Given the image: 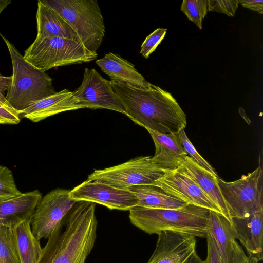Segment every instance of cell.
I'll use <instances>...</instances> for the list:
<instances>
[{"instance_id":"obj_1","label":"cell","mask_w":263,"mask_h":263,"mask_svg":"<svg viewBox=\"0 0 263 263\" xmlns=\"http://www.w3.org/2000/svg\"><path fill=\"white\" fill-rule=\"evenodd\" d=\"M110 83L125 115L139 125L165 135L186 127V115L169 92L152 84L140 89L112 80Z\"/></svg>"},{"instance_id":"obj_2","label":"cell","mask_w":263,"mask_h":263,"mask_svg":"<svg viewBox=\"0 0 263 263\" xmlns=\"http://www.w3.org/2000/svg\"><path fill=\"white\" fill-rule=\"evenodd\" d=\"M129 211L131 223L149 234L168 231L206 238L209 230L210 211L192 204L178 209L136 205Z\"/></svg>"},{"instance_id":"obj_3","label":"cell","mask_w":263,"mask_h":263,"mask_svg":"<svg viewBox=\"0 0 263 263\" xmlns=\"http://www.w3.org/2000/svg\"><path fill=\"white\" fill-rule=\"evenodd\" d=\"M8 48L12 64L11 85L6 99L21 113L37 101L57 92L52 79L26 61L15 46L0 33Z\"/></svg>"},{"instance_id":"obj_4","label":"cell","mask_w":263,"mask_h":263,"mask_svg":"<svg viewBox=\"0 0 263 263\" xmlns=\"http://www.w3.org/2000/svg\"><path fill=\"white\" fill-rule=\"evenodd\" d=\"M72 208L52 263H85L97 238L96 203L79 201Z\"/></svg>"},{"instance_id":"obj_5","label":"cell","mask_w":263,"mask_h":263,"mask_svg":"<svg viewBox=\"0 0 263 263\" xmlns=\"http://www.w3.org/2000/svg\"><path fill=\"white\" fill-rule=\"evenodd\" d=\"M62 16L74 29L84 46L97 53L105 27L96 0H41Z\"/></svg>"},{"instance_id":"obj_6","label":"cell","mask_w":263,"mask_h":263,"mask_svg":"<svg viewBox=\"0 0 263 263\" xmlns=\"http://www.w3.org/2000/svg\"><path fill=\"white\" fill-rule=\"evenodd\" d=\"M25 60L41 71L52 68L90 62L97 53L73 40L59 37L35 38L25 51Z\"/></svg>"},{"instance_id":"obj_7","label":"cell","mask_w":263,"mask_h":263,"mask_svg":"<svg viewBox=\"0 0 263 263\" xmlns=\"http://www.w3.org/2000/svg\"><path fill=\"white\" fill-rule=\"evenodd\" d=\"M231 218H245L263 210V171L260 165L233 182L217 178Z\"/></svg>"},{"instance_id":"obj_8","label":"cell","mask_w":263,"mask_h":263,"mask_svg":"<svg viewBox=\"0 0 263 263\" xmlns=\"http://www.w3.org/2000/svg\"><path fill=\"white\" fill-rule=\"evenodd\" d=\"M167 171L154 163L152 156H140L116 166L96 170L87 180L128 189L135 185L154 184Z\"/></svg>"},{"instance_id":"obj_9","label":"cell","mask_w":263,"mask_h":263,"mask_svg":"<svg viewBox=\"0 0 263 263\" xmlns=\"http://www.w3.org/2000/svg\"><path fill=\"white\" fill-rule=\"evenodd\" d=\"M70 190L56 189L42 197L31 221V230L39 240L48 239L77 202L69 196Z\"/></svg>"},{"instance_id":"obj_10","label":"cell","mask_w":263,"mask_h":263,"mask_svg":"<svg viewBox=\"0 0 263 263\" xmlns=\"http://www.w3.org/2000/svg\"><path fill=\"white\" fill-rule=\"evenodd\" d=\"M73 93L83 108H104L125 115V108L114 91L110 81L94 68H85L82 83Z\"/></svg>"},{"instance_id":"obj_11","label":"cell","mask_w":263,"mask_h":263,"mask_svg":"<svg viewBox=\"0 0 263 263\" xmlns=\"http://www.w3.org/2000/svg\"><path fill=\"white\" fill-rule=\"evenodd\" d=\"M158 236L155 249L147 263H205L197 253L195 236L168 231Z\"/></svg>"},{"instance_id":"obj_12","label":"cell","mask_w":263,"mask_h":263,"mask_svg":"<svg viewBox=\"0 0 263 263\" xmlns=\"http://www.w3.org/2000/svg\"><path fill=\"white\" fill-rule=\"evenodd\" d=\"M69 196L76 202H91L110 210L129 211L138 204L136 196L129 189L87 180L70 191Z\"/></svg>"},{"instance_id":"obj_13","label":"cell","mask_w":263,"mask_h":263,"mask_svg":"<svg viewBox=\"0 0 263 263\" xmlns=\"http://www.w3.org/2000/svg\"><path fill=\"white\" fill-rule=\"evenodd\" d=\"M153 185L160 187L167 194L186 204L204 208L221 214L216 205L199 187L177 169L167 171Z\"/></svg>"},{"instance_id":"obj_14","label":"cell","mask_w":263,"mask_h":263,"mask_svg":"<svg viewBox=\"0 0 263 263\" xmlns=\"http://www.w3.org/2000/svg\"><path fill=\"white\" fill-rule=\"evenodd\" d=\"M209 226L223 263H250L249 257L236 241L230 221L220 213L210 211Z\"/></svg>"},{"instance_id":"obj_15","label":"cell","mask_w":263,"mask_h":263,"mask_svg":"<svg viewBox=\"0 0 263 263\" xmlns=\"http://www.w3.org/2000/svg\"><path fill=\"white\" fill-rule=\"evenodd\" d=\"M236 239L247 250L250 259H263V210L247 217L231 218Z\"/></svg>"},{"instance_id":"obj_16","label":"cell","mask_w":263,"mask_h":263,"mask_svg":"<svg viewBox=\"0 0 263 263\" xmlns=\"http://www.w3.org/2000/svg\"><path fill=\"white\" fill-rule=\"evenodd\" d=\"M177 170L192 179L216 205L221 214L231 222V217L218 186V176L199 165L188 155L178 161Z\"/></svg>"},{"instance_id":"obj_17","label":"cell","mask_w":263,"mask_h":263,"mask_svg":"<svg viewBox=\"0 0 263 263\" xmlns=\"http://www.w3.org/2000/svg\"><path fill=\"white\" fill-rule=\"evenodd\" d=\"M82 108L73 91L65 89L32 104L23 111L21 116L37 122L62 112Z\"/></svg>"},{"instance_id":"obj_18","label":"cell","mask_w":263,"mask_h":263,"mask_svg":"<svg viewBox=\"0 0 263 263\" xmlns=\"http://www.w3.org/2000/svg\"><path fill=\"white\" fill-rule=\"evenodd\" d=\"M96 63L112 81L140 89H146L151 86V83L137 71L134 65L117 54L106 53Z\"/></svg>"},{"instance_id":"obj_19","label":"cell","mask_w":263,"mask_h":263,"mask_svg":"<svg viewBox=\"0 0 263 263\" xmlns=\"http://www.w3.org/2000/svg\"><path fill=\"white\" fill-rule=\"evenodd\" d=\"M42 197L35 190L22 193L19 196L0 202V224L11 227L31 221L35 209Z\"/></svg>"},{"instance_id":"obj_20","label":"cell","mask_w":263,"mask_h":263,"mask_svg":"<svg viewBox=\"0 0 263 263\" xmlns=\"http://www.w3.org/2000/svg\"><path fill=\"white\" fill-rule=\"evenodd\" d=\"M155 146L153 161L161 168L171 171L178 167V161L186 156L178 133L162 134L148 129Z\"/></svg>"},{"instance_id":"obj_21","label":"cell","mask_w":263,"mask_h":263,"mask_svg":"<svg viewBox=\"0 0 263 263\" xmlns=\"http://www.w3.org/2000/svg\"><path fill=\"white\" fill-rule=\"evenodd\" d=\"M36 18L37 30L36 38L59 37L82 43L79 35L69 24L41 0L37 2Z\"/></svg>"},{"instance_id":"obj_22","label":"cell","mask_w":263,"mask_h":263,"mask_svg":"<svg viewBox=\"0 0 263 263\" xmlns=\"http://www.w3.org/2000/svg\"><path fill=\"white\" fill-rule=\"evenodd\" d=\"M12 232L20 263H38L43 248L40 240L32 231L31 221H25L15 226Z\"/></svg>"},{"instance_id":"obj_23","label":"cell","mask_w":263,"mask_h":263,"mask_svg":"<svg viewBox=\"0 0 263 263\" xmlns=\"http://www.w3.org/2000/svg\"><path fill=\"white\" fill-rule=\"evenodd\" d=\"M136 196L138 205L155 209H178L186 204L153 184L135 185L128 189Z\"/></svg>"},{"instance_id":"obj_24","label":"cell","mask_w":263,"mask_h":263,"mask_svg":"<svg viewBox=\"0 0 263 263\" xmlns=\"http://www.w3.org/2000/svg\"><path fill=\"white\" fill-rule=\"evenodd\" d=\"M0 263H20L12 228L2 224H0Z\"/></svg>"},{"instance_id":"obj_25","label":"cell","mask_w":263,"mask_h":263,"mask_svg":"<svg viewBox=\"0 0 263 263\" xmlns=\"http://www.w3.org/2000/svg\"><path fill=\"white\" fill-rule=\"evenodd\" d=\"M181 10L187 18L200 29L208 12V0H183Z\"/></svg>"},{"instance_id":"obj_26","label":"cell","mask_w":263,"mask_h":263,"mask_svg":"<svg viewBox=\"0 0 263 263\" xmlns=\"http://www.w3.org/2000/svg\"><path fill=\"white\" fill-rule=\"evenodd\" d=\"M22 194L16 185L12 171L0 165V202L16 198Z\"/></svg>"},{"instance_id":"obj_27","label":"cell","mask_w":263,"mask_h":263,"mask_svg":"<svg viewBox=\"0 0 263 263\" xmlns=\"http://www.w3.org/2000/svg\"><path fill=\"white\" fill-rule=\"evenodd\" d=\"M62 226L57 228L48 238L46 245L43 248V252L38 263H52L59 248L62 237Z\"/></svg>"},{"instance_id":"obj_28","label":"cell","mask_w":263,"mask_h":263,"mask_svg":"<svg viewBox=\"0 0 263 263\" xmlns=\"http://www.w3.org/2000/svg\"><path fill=\"white\" fill-rule=\"evenodd\" d=\"M183 147L187 155L195 161L199 165L208 170L216 176H218L215 169L196 151L186 136L184 129L179 132Z\"/></svg>"},{"instance_id":"obj_29","label":"cell","mask_w":263,"mask_h":263,"mask_svg":"<svg viewBox=\"0 0 263 263\" xmlns=\"http://www.w3.org/2000/svg\"><path fill=\"white\" fill-rule=\"evenodd\" d=\"M166 29L158 28L148 35L141 46L140 53L147 59L164 37Z\"/></svg>"},{"instance_id":"obj_30","label":"cell","mask_w":263,"mask_h":263,"mask_svg":"<svg viewBox=\"0 0 263 263\" xmlns=\"http://www.w3.org/2000/svg\"><path fill=\"white\" fill-rule=\"evenodd\" d=\"M238 0H208V11L234 16L238 6Z\"/></svg>"},{"instance_id":"obj_31","label":"cell","mask_w":263,"mask_h":263,"mask_svg":"<svg viewBox=\"0 0 263 263\" xmlns=\"http://www.w3.org/2000/svg\"><path fill=\"white\" fill-rule=\"evenodd\" d=\"M21 121V115L12 107L0 102V124L16 125Z\"/></svg>"},{"instance_id":"obj_32","label":"cell","mask_w":263,"mask_h":263,"mask_svg":"<svg viewBox=\"0 0 263 263\" xmlns=\"http://www.w3.org/2000/svg\"><path fill=\"white\" fill-rule=\"evenodd\" d=\"M207 240V257L205 263H223L216 241L209 231L206 236Z\"/></svg>"},{"instance_id":"obj_33","label":"cell","mask_w":263,"mask_h":263,"mask_svg":"<svg viewBox=\"0 0 263 263\" xmlns=\"http://www.w3.org/2000/svg\"><path fill=\"white\" fill-rule=\"evenodd\" d=\"M12 82V76H5L0 73V102L10 106L6 99V92H8Z\"/></svg>"},{"instance_id":"obj_34","label":"cell","mask_w":263,"mask_h":263,"mask_svg":"<svg viewBox=\"0 0 263 263\" xmlns=\"http://www.w3.org/2000/svg\"><path fill=\"white\" fill-rule=\"evenodd\" d=\"M241 5L248 9L256 11L262 14L263 13V1L262 0H240Z\"/></svg>"},{"instance_id":"obj_35","label":"cell","mask_w":263,"mask_h":263,"mask_svg":"<svg viewBox=\"0 0 263 263\" xmlns=\"http://www.w3.org/2000/svg\"><path fill=\"white\" fill-rule=\"evenodd\" d=\"M11 3V0H0V14Z\"/></svg>"},{"instance_id":"obj_36","label":"cell","mask_w":263,"mask_h":263,"mask_svg":"<svg viewBox=\"0 0 263 263\" xmlns=\"http://www.w3.org/2000/svg\"><path fill=\"white\" fill-rule=\"evenodd\" d=\"M258 261L254 259H250V263H258Z\"/></svg>"}]
</instances>
